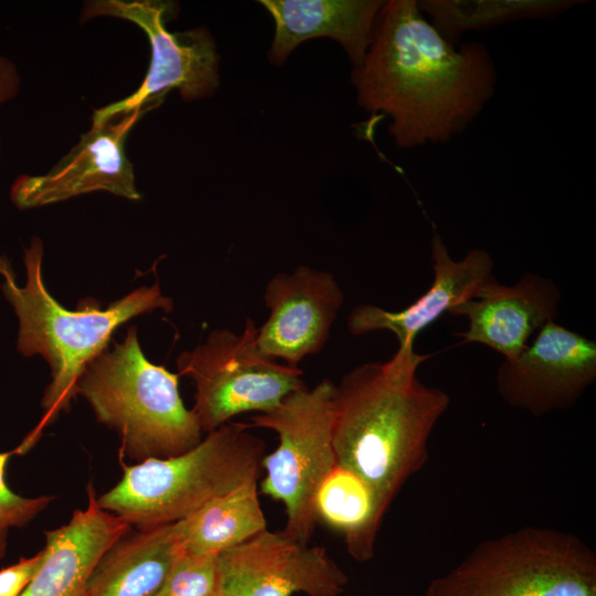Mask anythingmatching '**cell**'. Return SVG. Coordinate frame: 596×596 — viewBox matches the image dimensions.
<instances>
[{
  "mask_svg": "<svg viewBox=\"0 0 596 596\" xmlns=\"http://www.w3.org/2000/svg\"><path fill=\"white\" fill-rule=\"evenodd\" d=\"M257 330L248 318L241 333L214 330L204 343L179 355L178 374L195 384L191 411L202 432L242 413L268 412L306 385L299 368L278 363L259 349Z\"/></svg>",
  "mask_w": 596,
  "mask_h": 596,
  "instance_id": "obj_8",
  "label": "cell"
},
{
  "mask_svg": "<svg viewBox=\"0 0 596 596\" xmlns=\"http://www.w3.org/2000/svg\"><path fill=\"white\" fill-rule=\"evenodd\" d=\"M315 512L318 521L343 534L352 558L366 562L373 557L379 533L374 499L359 476L337 465L317 490Z\"/></svg>",
  "mask_w": 596,
  "mask_h": 596,
  "instance_id": "obj_21",
  "label": "cell"
},
{
  "mask_svg": "<svg viewBox=\"0 0 596 596\" xmlns=\"http://www.w3.org/2000/svg\"><path fill=\"white\" fill-rule=\"evenodd\" d=\"M182 553L177 522L130 530L97 561L84 596H155Z\"/></svg>",
  "mask_w": 596,
  "mask_h": 596,
  "instance_id": "obj_18",
  "label": "cell"
},
{
  "mask_svg": "<svg viewBox=\"0 0 596 596\" xmlns=\"http://www.w3.org/2000/svg\"><path fill=\"white\" fill-rule=\"evenodd\" d=\"M171 2L158 0H94L81 12V22L97 17L127 20L148 36L151 57L140 86L129 96L95 109L92 125H99L137 110H151L177 89L184 102L212 96L220 86L215 41L205 28L170 32L167 21Z\"/></svg>",
  "mask_w": 596,
  "mask_h": 596,
  "instance_id": "obj_9",
  "label": "cell"
},
{
  "mask_svg": "<svg viewBox=\"0 0 596 596\" xmlns=\"http://www.w3.org/2000/svg\"><path fill=\"white\" fill-rule=\"evenodd\" d=\"M596 380V342L554 320L497 373V390L511 407L541 416L575 405Z\"/></svg>",
  "mask_w": 596,
  "mask_h": 596,
  "instance_id": "obj_11",
  "label": "cell"
},
{
  "mask_svg": "<svg viewBox=\"0 0 596 596\" xmlns=\"http://www.w3.org/2000/svg\"><path fill=\"white\" fill-rule=\"evenodd\" d=\"M219 596H341L349 578L322 546L267 529L217 555Z\"/></svg>",
  "mask_w": 596,
  "mask_h": 596,
  "instance_id": "obj_10",
  "label": "cell"
},
{
  "mask_svg": "<svg viewBox=\"0 0 596 596\" xmlns=\"http://www.w3.org/2000/svg\"><path fill=\"white\" fill-rule=\"evenodd\" d=\"M155 596H219L217 555L183 552Z\"/></svg>",
  "mask_w": 596,
  "mask_h": 596,
  "instance_id": "obj_22",
  "label": "cell"
},
{
  "mask_svg": "<svg viewBox=\"0 0 596 596\" xmlns=\"http://www.w3.org/2000/svg\"><path fill=\"white\" fill-rule=\"evenodd\" d=\"M14 455L15 448L0 453V561L7 554L10 530L26 526L54 499L52 496L23 497L11 490L6 479V470Z\"/></svg>",
  "mask_w": 596,
  "mask_h": 596,
  "instance_id": "obj_23",
  "label": "cell"
},
{
  "mask_svg": "<svg viewBox=\"0 0 596 596\" xmlns=\"http://www.w3.org/2000/svg\"><path fill=\"white\" fill-rule=\"evenodd\" d=\"M430 354L398 348L384 362L361 364L332 393L337 465L359 476L374 499V526L404 485L428 460V440L449 406V395L424 384L418 366Z\"/></svg>",
  "mask_w": 596,
  "mask_h": 596,
  "instance_id": "obj_2",
  "label": "cell"
},
{
  "mask_svg": "<svg viewBox=\"0 0 596 596\" xmlns=\"http://www.w3.org/2000/svg\"><path fill=\"white\" fill-rule=\"evenodd\" d=\"M183 552L219 555L267 529L257 482L217 497L177 522Z\"/></svg>",
  "mask_w": 596,
  "mask_h": 596,
  "instance_id": "obj_19",
  "label": "cell"
},
{
  "mask_svg": "<svg viewBox=\"0 0 596 596\" xmlns=\"http://www.w3.org/2000/svg\"><path fill=\"white\" fill-rule=\"evenodd\" d=\"M424 596H596V554L572 533L523 526L480 542Z\"/></svg>",
  "mask_w": 596,
  "mask_h": 596,
  "instance_id": "obj_6",
  "label": "cell"
},
{
  "mask_svg": "<svg viewBox=\"0 0 596 596\" xmlns=\"http://www.w3.org/2000/svg\"><path fill=\"white\" fill-rule=\"evenodd\" d=\"M249 428L228 422L181 455L136 465L121 461V479L97 503L136 529L178 522L211 500L257 482L266 444Z\"/></svg>",
  "mask_w": 596,
  "mask_h": 596,
  "instance_id": "obj_4",
  "label": "cell"
},
{
  "mask_svg": "<svg viewBox=\"0 0 596 596\" xmlns=\"http://www.w3.org/2000/svg\"><path fill=\"white\" fill-rule=\"evenodd\" d=\"M584 0H421L418 7L441 36L458 45L470 31L522 20H551Z\"/></svg>",
  "mask_w": 596,
  "mask_h": 596,
  "instance_id": "obj_20",
  "label": "cell"
},
{
  "mask_svg": "<svg viewBox=\"0 0 596 596\" xmlns=\"http://www.w3.org/2000/svg\"><path fill=\"white\" fill-rule=\"evenodd\" d=\"M430 256L434 279L419 298L398 311L359 305L348 318L349 331L362 336L387 330L396 337L398 348L414 345L422 330L456 305L475 298L482 286L494 279V262L485 249H470L462 259L455 260L441 236L435 233L430 241Z\"/></svg>",
  "mask_w": 596,
  "mask_h": 596,
  "instance_id": "obj_14",
  "label": "cell"
},
{
  "mask_svg": "<svg viewBox=\"0 0 596 596\" xmlns=\"http://www.w3.org/2000/svg\"><path fill=\"white\" fill-rule=\"evenodd\" d=\"M351 82L358 104L389 116L396 147L411 149L462 134L494 96L498 73L483 43L454 45L417 0H389Z\"/></svg>",
  "mask_w": 596,
  "mask_h": 596,
  "instance_id": "obj_1",
  "label": "cell"
},
{
  "mask_svg": "<svg viewBox=\"0 0 596 596\" xmlns=\"http://www.w3.org/2000/svg\"><path fill=\"white\" fill-rule=\"evenodd\" d=\"M264 301L269 316L257 330L259 349L298 368L305 356L324 347L344 295L332 274L299 266L291 274H276L266 285Z\"/></svg>",
  "mask_w": 596,
  "mask_h": 596,
  "instance_id": "obj_13",
  "label": "cell"
},
{
  "mask_svg": "<svg viewBox=\"0 0 596 596\" xmlns=\"http://www.w3.org/2000/svg\"><path fill=\"white\" fill-rule=\"evenodd\" d=\"M44 560V549L30 557L0 570V596H21L33 579Z\"/></svg>",
  "mask_w": 596,
  "mask_h": 596,
  "instance_id": "obj_24",
  "label": "cell"
},
{
  "mask_svg": "<svg viewBox=\"0 0 596 596\" xmlns=\"http://www.w3.org/2000/svg\"><path fill=\"white\" fill-rule=\"evenodd\" d=\"M179 376L148 361L131 326L121 343L87 365L77 394L99 423L117 432L120 458H169L195 447L203 433L183 404Z\"/></svg>",
  "mask_w": 596,
  "mask_h": 596,
  "instance_id": "obj_5",
  "label": "cell"
},
{
  "mask_svg": "<svg viewBox=\"0 0 596 596\" xmlns=\"http://www.w3.org/2000/svg\"><path fill=\"white\" fill-rule=\"evenodd\" d=\"M560 300L561 291L551 279L528 273L513 286L492 279L448 313L467 318L468 329L460 333L464 342L485 344L513 360L533 332L554 320Z\"/></svg>",
  "mask_w": 596,
  "mask_h": 596,
  "instance_id": "obj_15",
  "label": "cell"
},
{
  "mask_svg": "<svg viewBox=\"0 0 596 596\" xmlns=\"http://www.w3.org/2000/svg\"><path fill=\"white\" fill-rule=\"evenodd\" d=\"M323 379L287 396L273 409L251 417V427L274 430L279 444L262 460V493L283 502L286 523L281 532L309 544L318 522L315 498L318 488L337 466L332 444V393Z\"/></svg>",
  "mask_w": 596,
  "mask_h": 596,
  "instance_id": "obj_7",
  "label": "cell"
},
{
  "mask_svg": "<svg viewBox=\"0 0 596 596\" xmlns=\"http://www.w3.org/2000/svg\"><path fill=\"white\" fill-rule=\"evenodd\" d=\"M21 78L15 64L7 56L0 55V107L19 94Z\"/></svg>",
  "mask_w": 596,
  "mask_h": 596,
  "instance_id": "obj_25",
  "label": "cell"
},
{
  "mask_svg": "<svg viewBox=\"0 0 596 596\" xmlns=\"http://www.w3.org/2000/svg\"><path fill=\"white\" fill-rule=\"evenodd\" d=\"M275 21L268 53L274 65H283L302 42L313 38L337 41L353 67L359 66L372 42L383 0H262Z\"/></svg>",
  "mask_w": 596,
  "mask_h": 596,
  "instance_id": "obj_17",
  "label": "cell"
},
{
  "mask_svg": "<svg viewBox=\"0 0 596 596\" xmlns=\"http://www.w3.org/2000/svg\"><path fill=\"white\" fill-rule=\"evenodd\" d=\"M85 509L70 521L46 530L43 563L21 596H84L87 579L100 556L131 526L102 509L92 485Z\"/></svg>",
  "mask_w": 596,
  "mask_h": 596,
  "instance_id": "obj_16",
  "label": "cell"
},
{
  "mask_svg": "<svg viewBox=\"0 0 596 596\" xmlns=\"http://www.w3.org/2000/svg\"><path fill=\"white\" fill-rule=\"evenodd\" d=\"M42 241L34 236L24 248L26 283L20 287L6 255L0 252L1 290L19 318L18 351L24 356L42 355L51 366L52 381L41 405L44 411L38 425L15 448L29 451L45 427L62 412H68L77 394V384L87 365L102 352L114 331L131 318L161 309L170 312L173 300L156 283L140 287L103 309L92 298L78 302L76 310L60 305L47 291L42 278Z\"/></svg>",
  "mask_w": 596,
  "mask_h": 596,
  "instance_id": "obj_3",
  "label": "cell"
},
{
  "mask_svg": "<svg viewBox=\"0 0 596 596\" xmlns=\"http://www.w3.org/2000/svg\"><path fill=\"white\" fill-rule=\"evenodd\" d=\"M147 111L137 110L92 125L47 172L20 174L10 188L12 203L20 210L35 209L96 191L139 200L134 166L126 156L125 145Z\"/></svg>",
  "mask_w": 596,
  "mask_h": 596,
  "instance_id": "obj_12",
  "label": "cell"
}]
</instances>
